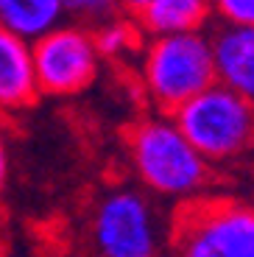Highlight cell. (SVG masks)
I'll return each instance as SVG.
<instances>
[{"instance_id": "5", "label": "cell", "mask_w": 254, "mask_h": 257, "mask_svg": "<svg viewBox=\"0 0 254 257\" xmlns=\"http://www.w3.org/2000/svg\"><path fill=\"white\" fill-rule=\"evenodd\" d=\"M171 117L215 174L254 157V103L218 81L179 106Z\"/></svg>"}, {"instance_id": "7", "label": "cell", "mask_w": 254, "mask_h": 257, "mask_svg": "<svg viewBox=\"0 0 254 257\" xmlns=\"http://www.w3.org/2000/svg\"><path fill=\"white\" fill-rule=\"evenodd\" d=\"M39 101L31 42L0 28V120L31 109Z\"/></svg>"}, {"instance_id": "12", "label": "cell", "mask_w": 254, "mask_h": 257, "mask_svg": "<svg viewBox=\"0 0 254 257\" xmlns=\"http://www.w3.org/2000/svg\"><path fill=\"white\" fill-rule=\"evenodd\" d=\"M64 17H70V23L95 28L103 20L117 14V0H62Z\"/></svg>"}, {"instance_id": "2", "label": "cell", "mask_w": 254, "mask_h": 257, "mask_svg": "<svg viewBox=\"0 0 254 257\" xmlns=\"http://www.w3.org/2000/svg\"><path fill=\"white\" fill-rule=\"evenodd\" d=\"M137 56L143 95L157 115H173L190 98L215 84L210 31L146 37Z\"/></svg>"}, {"instance_id": "14", "label": "cell", "mask_w": 254, "mask_h": 257, "mask_svg": "<svg viewBox=\"0 0 254 257\" xmlns=\"http://www.w3.org/2000/svg\"><path fill=\"white\" fill-rule=\"evenodd\" d=\"M9 176H12V151H9V135L6 126L0 120V196L9 187Z\"/></svg>"}, {"instance_id": "13", "label": "cell", "mask_w": 254, "mask_h": 257, "mask_svg": "<svg viewBox=\"0 0 254 257\" xmlns=\"http://www.w3.org/2000/svg\"><path fill=\"white\" fill-rule=\"evenodd\" d=\"M210 9L218 26L254 28V0H210Z\"/></svg>"}, {"instance_id": "11", "label": "cell", "mask_w": 254, "mask_h": 257, "mask_svg": "<svg viewBox=\"0 0 254 257\" xmlns=\"http://www.w3.org/2000/svg\"><path fill=\"white\" fill-rule=\"evenodd\" d=\"M92 39H95L101 59H129L134 53H140L146 34L134 17H126V14L117 12L114 17L103 20L101 26L92 28Z\"/></svg>"}, {"instance_id": "1", "label": "cell", "mask_w": 254, "mask_h": 257, "mask_svg": "<svg viewBox=\"0 0 254 257\" xmlns=\"http://www.w3.org/2000/svg\"><path fill=\"white\" fill-rule=\"evenodd\" d=\"M129 171L134 185L151 199L173 207L196 201L215 187V171L201 160L171 115H143L123 135Z\"/></svg>"}, {"instance_id": "6", "label": "cell", "mask_w": 254, "mask_h": 257, "mask_svg": "<svg viewBox=\"0 0 254 257\" xmlns=\"http://www.w3.org/2000/svg\"><path fill=\"white\" fill-rule=\"evenodd\" d=\"M34 76L39 95L70 98L98 78L103 59L98 56L92 28L78 23H62L37 42H31Z\"/></svg>"}, {"instance_id": "15", "label": "cell", "mask_w": 254, "mask_h": 257, "mask_svg": "<svg viewBox=\"0 0 254 257\" xmlns=\"http://www.w3.org/2000/svg\"><path fill=\"white\" fill-rule=\"evenodd\" d=\"M154 0H117V12L126 14V17H140L143 12H146L148 6H151Z\"/></svg>"}, {"instance_id": "9", "label": "cell", "mask_w": 254, "mask_h": 257, "mask_svg": "<svg viewBox=\"0 0 254 257\" xmlns=\"http://www.w3.org/2000/svg\"><path fill=\"white\" fill-rule=\"evenodd\" d=\"M210 17V0H154L137 17V23L146 37H171V34L207 31Z\"/></svg>"}, {"instance_id": "10", "label": "cell", "mask_w": 254, "mask_h": 257, "mask_svg": "<svg viewBox=\"0 0 254 257\" xmlns=\"http://www.w3.org/2000/svg\"><path fill=\"white\" fill-rule=\"evenodd\" d=\"M64 23L62 0H0V28L37 42Z\"/></svg>"}, {"instance_id": "8", "label": "cell", "mask_w": 254, "mask_h": 257, "mask_svg": "<svg viewBox=\"0 0 254 257\" xmlns=\"http://www.w3.org/2000/svg\"><path fill=\"white\" fill-rule=\"evenodd\" d=\"M215 81L254 103V28L218 26L210 31Z\"/></svg>"}, {"instance_id": "4", "label": "cell", "mask_w": 254, "mask_h": 257, "mask_svg": "<svg viewBox=\"0 0 254 257\" xmlns=\"http://www.w3.org/2000/svg\"><path fill=\"white\" fill-rule=\"evenodd\" d=\"M95 257H165L168 221L146 190L129 182L109 185L92 201L87 221Z\"/></svg>"}, {"instance_id": "3", "label": "cell", "mask_w": 254, "mask_h": 257, "mask_svg": "<svg viewBox=\"0 0 254 257\" xmlns=\"http://www.w3.org/2000/svg\"><path fill=\"white\" fill-rule=\"evenodd\" d=\"M168 257H254V199L207 193L173 207Z\"/></svg>"}]
</instances>
